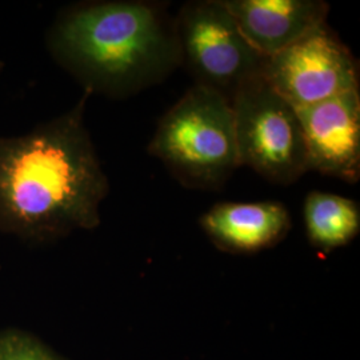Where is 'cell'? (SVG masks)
<instances>
[{
    "label": "cell",
    "instance_id": "1",
    "mask_svg": "<svg viewBox=\"0 0 360 360\" xmlns=\"http://www.w3.org/2000/svg\"><path fill=\"white\" fill-rule=\"evenodd\" d=\"M89 98L26 135L0 136V232L46 243L101 224L110 183L84 122Z\"/></svg>",
    "mask_w": 360,
    "mask_h": 360
},
{
    "label": "cell",
    "instance_id": "2",
    "mask_svg": "<svg viewBox=\"0 0 360 360\" xmlns=\"http://www.w3.org/2000/svg\"><path fill=\"white\" fill-rule=\"evenodd\" d=\"M47 47L90 96L126 99L165 82L181 67L175 15L163 1L70 6L52 23Z\"/></svg>",
    "mask_w": 360,
    "mask_h": 360
},
{
    "label": "cell",
    "instance_id": "3",
    "mask_svg": "<svg viewBox=\"0 0 360 360\" xmlns=\"http://www.w3.org/2000/svg\"><path fill=\"white\" fill-rule=\"evenodd\" d=\"M148 151L183 187L221 190L240 167L231 102L193 84L160 117Z\"/></svg>",
    "mask_w": 360,
    "mask_h": 360
},
{
    "label": "cell",
    "instance_id": "4",
    "mask_svg": "<svg viewBox=\"0 0 360 360\" xmlns=\"http://www.w3.org/2000/svg\"><path fill=\"white\" fill-rule=\"evenodd\" d=\"M240 167L288 186L307 169L303 129L296 110L263 77L245 83L231 101Z\"/></svg>",
    "mask_w": 360,
    "mask_h": 360
},
{
    "label": "cell",
    "instance_id": "5",
    "mask_svg": "<svg viewBox=\"0 0 360 360\" xmlns=\"http://www.w3.org/2000/svg\"><path fill=\"white\" fill-rule=\"evenodd\" d=\"M175 25L181 67L196 86L231 102L245 83L262 77L266 58L245 40L223 0L187 1L175 15Z\"/></svg>",
    "mask_w": 360,
    "mask_h": 360
},
{
    "label": "cell",
    "instance_id": "6",
    "mask_svg": "<svg viewBox=\"0 0 360 360\" xmlns=\"http://www.w3.org/2000/svg\"><path fill=\"white\" fill-rule=\"evenodd\" d=\"M262 77L294 108L359 89V67L327 23L266 59Z\"/></svg>",
    "mask_w": 360,
    "mask_h": 360
},
{
    "label": "cell",
    "instance_id": "7",
    "mask_svg": "<svg viewBox=\"0 0 360 360\" xmlns=\"http://www.w3.org/2000/svg\"><path fill=\"white\" fill-rule=\"evenodd\" d=\"M295 110L303 129L307 169L356 183L360 178L359 89Z\"/></svg>",
    "mask_w": 360,
    "mask_h": 360
},
{
    "label": "cell",
    "instance_id": "8",
    "mask_svg": "<svg viewBox=\"0 0 360 360\" xmlns=\"http://www.w3.org/2000/svg\"><path fill=\"white\" fill-rule=\"evenodd\" d=\"M245 40L263 58L282 51L327 23L322 0H223Z\"/></svg>",
    "mask_w": 360,
    "mask_h": 360
},
{
    "label": "cell",
    "instance_id": "9",
    "mask_svg": "<svg viewBox=\"0 0 360 360\" xmlns=\"http://www.w3.org/2000/svg\"><path fill=\"white\" fill-rule=\"evenodd\" d=\"M200 226L219 250L255 254L283 242L292 220L281 202H226L211 207L200 218Z\"/></svg>",
    "mask_w": 360,
    "mask_h": 360
},
{
    "label": "cell",
    "instance_id": "10",
    "mask_svg": "<svg viewBox=\"0 0 360 360\" xmlns=\"http://www.w3.org/2000/svg\"><path fill=\"white\" fill-rule=\"evenodd\" d=\"M303 215L309 243L323 252L347 245L360 231L358 202L336 193L311 191Z\"/></svg>",
    "mask_w": 360,
    "mask_h": 360
},
{
    "label": "cell",
    "instance_id": "11",
    "mask_svg": "<svg viewBox=\"0 0 360 360\" xmlns=\"http://www.w3.org/2000/svg\"><path fill=\"white\" fill-rule=\"evenodd\" d=\"M0 360H63L51 348L26 331H0Z\"/></svg>",
    "mask_w": 360,
    "mask_h": 360
}]
</instances>
